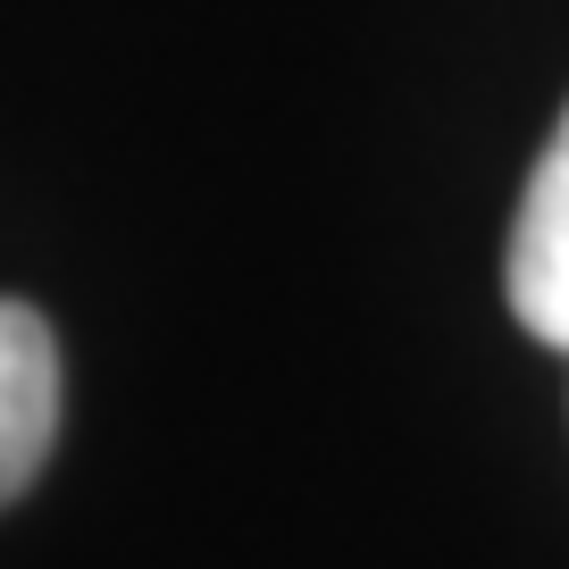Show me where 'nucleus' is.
Masks as SVG:
<instances>
[{
    "instance_id": "1",
    "label": "nucleus",
    "mask_w": 569,
    "mask_h": 569,
    "mask_svg": "<svg viewBox=\"0 0 569 569\" xmlns=\"http://www.w3.org/2000/svg\"><path fill=\"white\" fill-rule=\"evenodd\" d=\"M502 293H511V319L536 343L569 352V109L552 126L528 193H519L511 251H502Z\"/></svg>"
},
{
    "instance_id": "2",
    "label": "nucleus",
    "mask_w": 569,
    "mask_h": 569,
    "mask_svg": "<svg viewBox=\"0 0 569 569\" xmlns=\"http://www.w3.org/2000/svg\"><path fill=\"white\" fill-rule=\"evenodd\" d=\"M59 445V336L34 302L0 293V511L42 478Z\"/></svg>"
}]
</instances>
